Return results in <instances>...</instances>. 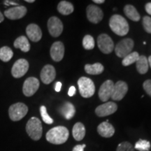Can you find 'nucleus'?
<instances>
[{
    "mask_svg": "<svg viewBox=\"0 0 151 151\" xmlns=\"http://www.w3.org/2000/svg\"><path fill=\"white\" fill-rule=\"evenodd\" d=\"M69 136V130L63 126H58L50 129L47 132L46 140L52 144L60 145L67 141Z\"/></svg>",
    "mask_w": 151,
    "mask_h": 151,
    "instance_id": "obj_1",
    "label": "nucleus"
},
{
    "mask_svg": "<svg viewBox=\"0 0 151 151\" xmlns=\"http://www.w3.org/2000/svg\"><path fill=\"white\" fill-rule=\"evenodd\" d=\"M109 26L113 32L118 36H125L129 32V24L120 15H113L109 20Z\"/></svg>",
    "mask_w": 151,
    "mask_h": 151,
    "instance_id": "obj_2",
    "label": "nucleus"
},
{
    "mask_svg": "<svg viewBox=\"0 0 151 151\" xmlns=\"http://www.w3.org/2000/svg\"><path fill=\"white\" fill-rule=\"evenodd\" d=\"M26 132L29 137L34 141H38L42 137V124L41 120L36 117H32L26 124Z\"/></svg>",
    "mask_w": 151,
    "mask_h": 151,
    "instance_id": "obj_3",
    "label": "nucleus"
},
{
    "mask_svg": "<svg viewBox=\"0 0 151 151\" xmlns=\"http://www.w3.org/2000/svg\"><path fill=\"white\" fill-rule=\"evenodd\" d=\"M79 92L83 97L90 98L94 94L95 86L91 79L88 77H81L78 81Z\"/></svg>",
    "mask_w": 151,
    "mask_h": 151,
    "instance_id": "obj_4",
    "label": "nucleus"
},
{
    "mask_svg": "<svg viewBox=\"0 0 151 151\" xmlns=\"http://www.w3.org/2000/svg\"><path fill=\"white\" fill-rule=\"evenodd\" d=\"M28 107L24 104L19 102L14 104L9 107V118L13 121H19L27 115Z\"/></svg>",
    "mask_w": 151,
    "mask_h": 151,
    "instance_id": "obj_5",
    "label": "nucleus"
},
{
    "mask_svg": "<svg viewBox=\"0 0 151 151\" xmlns=\"http://www.w3.org/2000/svg\"><path fill=\"white\" fill-rule=\"evenodd\" d=\"M134 41L132 39L127 38V39H122L118 43L115 48V52L116 55L119 58H124L127 55L131 53L132 49L134 48Z\"/></svg>",
    "mask_w": 151,
    "mask_h": 151,
    "instance_id": "obj_6",
    "label": "nucleus"
},
{
    "mask_svg": "<svg viewBox=\"0 0 151 151\" xmlns=\"http://www.w3.org/2000/svg\"><path fill=\"white\" fill-rule=\"evenodd\" d=\"M97 44L99 50L104 54L111 53L114 48V43L112 39L106 34H101L98 37Z\"/></svg>",
    "mask_w": 151,
    "mask_h": 151,
    "instance_id": "obj_7",
    "label": "nucleus"
},
{
    "mask_svg": "<svg viewBox=\"0 0 151 151\" xmlns=\"http://www.w3.org/2000/svg\"><path fill=\"white\" fill-rule=\"evenodd\" d=\"M29 69V62L25 59H19L15 62L11 69V74L16 78H21Z\"/></svg>",
    "mask_w": 151,
    "mask_h": 151,
    "instance_id": "obj_8",
    "label": "nucleus"
},
{
    "mask_svg": "<svg viewBox=\"0 0 151 151\" xmlns=\"http://www.w3.org/2000/svg\"><path fill=\"white\" fill-rule=\"evenodd\" d=\"M39 81L35 77H29L24 82L22 87V92L26 97H31L35 94L39 89Z\"/></svg>",
    "mask_w": 151,
    "mask_h": 151,
    "instance_id": "obj_9",
    "label": "nucleus"
},
{
    "mask_svg": "<svg viewBox=\"0 0 151 151\" xmlns=\"http://www.w3.org/2000/svg\"><path fill=\"white\" fill-rule=\"evenodd\" d=\"M48 29L50 35L53 37H58L63 31V24L59 18L52 16L48 21Z\"/></svg>",
    "mask_w": 151,
    "mask_h": 151,
    "instance_id": "obj_10",
    "label": "nucleus"
},
{
    "mask_svg": "<svg viewBox=\"0 0 151 151\" xmlns=\"http://www.w3.org/2000/svg\"><path fill=\"white\" fill-rule=\"evenodd\" d=\"M86 12L88 20L94 24L99 23L104 17L102 10L99 7L93 4L89 5L87 7Z\"/></svg>",
    "mask_w": 151,
    "mask_h": 151,
    "instance_id": "obj_11",
    "label": "nucleus"
},
{
    "mask_svg": "<svg viewBox=\"0 0 151 151\" xmlns=\"http://www.w3.org/2000/svg\"><path fill=\"white\" fill-rule=\"evenodd\" d=\"M128 91L127 84L122 81H119L114 84L111 94V99L115 101H120L124 97Z\"/></svg>",
    "mask_w": 151,
    "mask_h": 151,
    "instance_id": "obj_12",
    "label": "nucleus"
},
{
    "mask_svg": "<svg viewBox=\"0 0 151 151\" xmlns=\"http://www.w3.org/2000/svg\"><path fill=\"white\" fill-rule=\"evenodd\" d=\"M117 109H118V106L116 104L112 101H108L97 107V109H95V113L99 117H105L114 113Z\"/></svg>",
    "mask_w": 151,
    "mask_h": 151,
    "instance_id": "obj_13",
    "label": "nucleus"
},
{
    "mask_svg": "<svg viewBox=\"0 0 151 151\" xmlns=\"http://www.w3.org/2000/svg\"><path fill=\"white\" fill-rule=\"evenodd\" d=\"M27 8L23 6L12 7L4 11V16L10 20H18L22 18L27 14Z\"/></svg>",
    "mask_w": 151,
    "mask_h": 151,
    "instance_id": "obj_14",
    "label": "nucleus"
},
{
    "mask_svg": "<svg viewBox=\"0 0 151 151\" xmlns=\"http://www.w3.org/2000/svg\"><path fill=\"white\" fill-rule=\"evenodd\" d=\"M114 83L112 81L107 80L100 87L99 90V97L101 101L106 102L111 97Z\"/></svg>",
    "mask_w": 151,
    "mask_h": 151,
    "instance_id": "obj_15",
    "label": "nucleus"
},
{
    "mask_svg": "<svg viewBox=\"0 0 151 151\" xmlns=\"http://www.w3.org/2000/svg\"><path fill=\"white\" fill-rule=\"evenodd\" d=\"M56 76L55 69L53 66L47 65L43 67L41 71V80L44 84H50L55 80Z\"/></svg>",
    "mask_w": 151,
    "mask_h": 151,
    "instance_id": "obj_16",
    "label": "nucleus"
},
{
    "mask_svg": "<svg viewBox=\"0 0 151 151\" xmlns=\"http://www.w3.org/2000/svg\"><path fill=\"white\" fill-rule=\"evenodd\" d=\"M50 57L55 62H60L65 55V46L61 41H56L52 45L50 50Z\"/></svg>",
    "mask_w": 151,
    "mask_h": 151,
    "instance_id": "obj_17",
    "label": "nucleus"
},
{
    "mask_svg": "<svg viewBox=\"0 0 151 151\" xmlns=\"http://www.w3.org/2000/svg\"><path fill=\"white\" fill-rule=\"evenodd\" d=\"M26 34L28 38L33 42H38L42 37L41 28L36 24H29L26 28Z\"/></svg>",
    "mask_w": 151,
    "mask_h": 151,
    "instance_id": "obj_18",
    "label": "nucleus"
},
{
    "mask_svg": "<svg viewBox=\"0 0 151 151\" xmlns=\"http://www.w3.org/2000/svg\"><path fill=\"white\" fill-rule=\"evenodd\" d=\"M97 132L102 137L110 138L115 134V129L112 124L108 121H105L99 124L97 127Z\"/></svg>",
    "mask_w": 151,
    "mask_h": 151,
    "instance_id": "obj_19",
    "label": "nucleus"
},
{
    "mask_svg": "<svg viewBox=\"0 0 151 151\" xmlns=\"http://www.w3.org/2000/svg\"><path fill=\"white\" fill-rule=\"evenodd\" d=\"M59 111L62 116L65 117L67 120H70L72 118L76 113L74 106L70 102H65L63 105H62L59 109Z\"/></svg>",
    "mask_w": 151,
    "mask_h": 151,
    "instance_id": "obj_20",
    "label": "nucleus"
},
{
    "mask_svg": "<svg viewBox=\"0 0 151 151\" xmlns=\"http://www.w3.org/2000/svg\"><path fill=\"white\" fill-rule=\"evenodd\" d=\"M14 46L16 48L20 49L22 52H27L30 50V44L27 38L24 36H20L15 40Z\"/></svg>",
    "mask_w": 151,
    "mask_h": 151,
    "instance_id": "obj_21",
    "label": "nucleus"
},
{
    "mask_svg": "<svg viewBox=\"0 0 151 151\" xmlns=\"http://www.w3.org/2000/svg\"><path fill=\"white\" fill-rule=\"evenodd\" d=\"M72 134L75 140L80 141L83 139L86 136V128L81 122H76L73 126Z\"/></svg>",
    "mask_w": 151,
    "mask_h": 151,
    "instance_id": "obj_22",
    "label": "nucleus"
},
{
    "mask_svg": "<svg viewBox=\"0 0 151 151\" xmlns=\"http://www.w3.org/2000/svg\"><path fill=\"white\" fill-rule=\"evenodd\" d=\"M124 14L126 15V16L128 18H129L130 20L135 22H138L140 20V15H139V12H138L135 7L133 6L132 5H126L124 8Z\"/></svg>",
    "mask_w": 151,
    "mask_h": 151,
    "instance_id": "obj_23",
    "label": "nucleus"
},
{
    "mask_svg": "<svg viewBox=\"0 0 151 151\" xmlns=\"http://www.w3.org/2000/svg\"><path fill=\"white\" fill-rule=\"evenodd\" d=\"M136 66L138 72L141 74H145L148 71V62L146 56L141 55L139 56V59L136 62Z\"/></svg>",
    "mask_w": 151,
    "mask_h": 151,
    "instance_id": "obj_24",
    "label": "nucleus"
},
{
    "mask_svg": "<svg viewBox=\"0 0 151 151\" xmlns=\"http://www.w3.org/2000/svg\"><path fill=\"white\" fill-rule=\"evenodd\" d=\"M74 10V7L73 4L69 1H61L58 5V11L60 14L65 16L71 14Z\"/></svg>",
    "mask_w": 151,
    "mask_h": 151,
    "instance_id": "obj_25",
    "label": "nucleus"
},
{
    "mask_svg": "<svg viewBox=\"0 0 151 151\" xmlns=\"http://www.w3.org/2000/svg\"><path fill=\"white\" fill-rule=\"evenodd\" d=\"M104 67L101 63H95L93 65H86L85 71L87 73L91 75L101 74L104 71Z\"/></svg>",
    "mask_w": 151,
    "mask_h": 151,
    "instance_id": "obj_26",
    "label": "nucleus"
},
{
    "mask_svg": "<svg viewBox=\"0 0 151 151\" xmlns=\"http://www.w3.org/2000/svg\"><path fill=\"white\" fill-rule=\"evenodd\" d=\"M14 55L13 50L8 46H4L0 48V60L1 61L7 62L11 60Z\"/></svg>",
    "mask_w": 151,
    "mask_h": 151,
    "instance_id": "obj_27",
    "label": "nucleus"
},
{
    "mask_svg": "<svg viewBox=\"0 0 151 151\" xmlns=\"http://www.w3.org/2000/svg\"><path fill=\"white\" fill-rule=\"evenodd\" d=\"M139 54L137 52H132L131 53L127 55V56L124 57L122 60V64L124 67L129 66L133 63H135L139 58Z\"/></svg>",
    "mask_w": 151,
    "mask_h": 151,
    "instance_id": "obj_28",
    "label": "nucleus"
},
{
    "mask_svg": "<svg viewBox=\"0 0 151 151\" xmlns=\"http://www.w3.org/2000/svg\"><path fill=\"white\" fill-rule=\"evenodd\" d=\"M134 148L139 151H149L150 148V143L148 141L139 139L136 143Z\"/></svg>",
    "mask_w": 151,
    "mask_h": 151,
    "instance_id": "obj_29",
    "label": "nucleus"
},
{
    "mask_svg": "<svg viewBox=\"0 0 151 151\" xmlns=\"http://www.w3.org/2000/svg\"><path fill=\"white\" fill-rule=\"evenodd\" d=\"M94 38L91 35H86L83 39V46L86 50H92L94 48Z\"/></svg>",
    "mask_w": 151,
    "mask_h": 151,
    "instance_id": "obj_30",
    "label": "nucleus"
},
{
    "mask_svg": "<svg viewBox=\"0 0 151 151\" xmlns=\"http://www.w3.org/2000/svg\"><path fill=\"white\" fill-rule=\"evenodd\" d=\"M40 113L43 121L45 123L48 124H51L53 123V120H52V118H50V116L48 115V112H47L46 107L45 106H41L40 107Z\"/></svg>",
    "mask_w": 151,
    "mask_h": 151,
    "instance_id": "obj_31",
    "label": "nucleus"
},
{
    "mask_svg": "<svg viewBox=\"0 0 151 151\" xmlns=\"http://www.w3.org/2000/svg\"><path fill=\"white\" fill-rule=\"evenodd\" d=\"M116 151H135L132 143L127 141L120 143L118 146Z\"/></svg>",
    "mask_w": 151,
    "mask_h": 151,
    "instance_id": "obj_32",
    "label": "nucleus"
},
{
    "mask_svg": "<svg viewBox=\"0 0 151 151\" xmlns=\"http://www.w3.org/2000/svg\"><path fill=\"white\" fill-rule=\"evenodd\" d=\"M143 25L145 31L147 33L151 34V18L149 16H144L143 18Z\"/></svg>",
    "mask_w": 151,
    "mask_h": 151,
    "instance_id": "obj_33",
    "label": "nucleus"
},
{
    "mask_svg": "<svg viewBox=\"0 0 151 151\" xmlns=\"http://www.w3.org/2000/svg\"><path fill=\"white\" fill-rule=\"evenodd\" d=\"M143 89L150 97H151V80H146L143 84Z\"/></svg>",
    "mask_w": 151,
    "mask_h": 151,
    "instance_id": "obj_34",
    "label": "nucleus"
},
{
    "mask_svg": "<svg viewBox=\"0 0 151 151\" xmlns=\"http://www.w3.org/2000/svg\"><path fill=\"white\" fill-rule=\"evenodd\" d=\"M86 144L77 145L73 148L72 151H84V148H86Z\"/></svg>",
    "mask_w": 151,
    "mask_h": 151,
    "instance_id": "obj_35",
    "label": "nucleus"
},
{
    "mask_svg": "<svg viewBox=\"0 0 151 151\" xmlns=\"http://www.w3.org/2000/svg\"><path fill=\"white\" fill-rule=\"evenodd\" d=\"M76 88L74 86H71L70 88H69V92H68V94H69L70 97H73V95L76 94Z\"/></svg>",
    "mask_w": 151,
    "mask_h": 151,
    "instance_id": "obj_36",
    "label": "nucleus"
},
{
    "mask_svg": "<svg viewBox=\"0 0 151 151\" xmlns=\"http://www.w3.org/2000/svg\"><path fill=\"white\" fill-rule=\"evenodd\" d=\"M145 9H146V12L149 15H151V2L147 3L146 6H145Z\"/></svg>",
    "mask_w": 151,
    "mask_h": 151,
    "instance_id": "obj_37",
    "label": "nucleus"
},
{
    "mask_svg": "<svg viewBox=\"0 0 151 151\" xmlns=\"http://www.w3.org/2000/svg\"><path fill=\"white\" fill-rule=\"evenodd\" d=\"M61 88H62V83L61 82H57L55 84V90L56 92H59L60 90H61Z\"/></svg>",
    "mask_w": 151,
    "mask_h": 151,
    "instance_id": "obj_38",
    "label": "nucleus"
},
{
    "mask_svg": "<svg viewBox=\"0 0 151 151\" xmlns=\"http://www.w3.org/2000/svg\"><path fill=\"white\" fill-rule=\"evenodd\" d=\"M4 3H5V4H6V5L12 4V5H16V6H19L18 3L14 2V1H5Z\"/></svg>",
    "mask_w": 151,
    "mask_h": 151,
    "instance_id": "obj_39",
    "label": "nucleus"
},
{
    "mask_svg": "<svg viewBox=\"0 0 151 151\" xmlns=\"http://www.w3.org/2000/svg\"><path fill=\"white\" fill-rule=\"evenodd\" d=\"M93 2L97 3V4H103L105 2L104 0H94Z\"/></svg>",
    "mask_w": 151,
    "mask_h": 151,
    "instance_id": "obj_40",
    "label": "nucleus"
},
{
    "mask_svg": "<svg viewBox=\"0 0 151 151\" xmlns=\"http://www.w3.org/2000/svg\"><path fill=\"white\" fill-rule=\"evenodd\" d=\"M4 15L1 14V11H0V23L4 21Z\"/></svg>",
    "mask_w": 151,
    "mask_h": 151,
    "instance_id": "obj_41",
    "label": "nucleus"
},
{
    "mask_svg": "<svg viewBox=\"0 0 151 151\" xmlns=\"http://www.w3.org/2000/svg\"><path fill=\"white\" fill-rule=\"evenodd\" d=\"M148 65L150 66V68H151V55L149 56V58L148 59Z\"/></svg>",
    "mask_w": 151,
    "mask_h": 151,
    "instance_id": "obj_42",
    "label": "nucleus"
},
{
    "mask_svg": "<svg viewBox=\"0 0 151 151\" xmlns=\"http://www.w3.org/2000/svg\"><path fill=\"white\" fill-rule=\"evenodd\" d=\"M25 1L28 3H33L35 2V0H25Z\"/></svg>",
    "mask_w": 151,
    "mask_h": 151,
    "instance_id": "obj_43",
    "label": "nucleus"
}]
</instances>
